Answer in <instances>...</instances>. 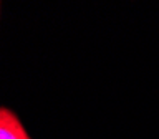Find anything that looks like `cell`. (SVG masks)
<instances>
[{
    "instance_id": "obj_1",
    "label": "cell",
    "mask_w": 159,
    "mask_h": 139,
    "mask_svg": "<svg viewBox=\"0 0 159 139\" xmlns=\"http://www.w3.org/2000/svg\"><path fill=\"white\" fill-rule=\"evenodd\" d=\"M0 139H30L17 114L0 106Z\"/></svg>"
}]
</instances>
